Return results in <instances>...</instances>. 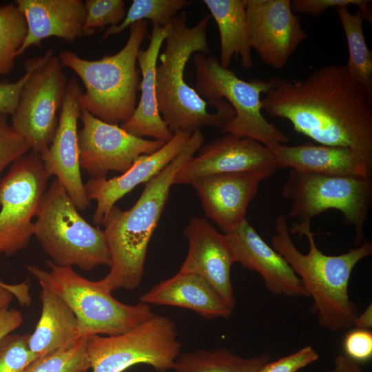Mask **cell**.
<instances>
[{"mask_svg": "<svg viewBox=\"0 0 372 372\" xmlns=\"http://www.w3.org/2000/svg\"><path fill=\"white\" fill-rule=\"evenodd\" d=\"M262 103L297 132L318 144L351 147L372 164V92L345 65L321 67L303 80L277 77Z\"/></svg>", "mask_w": 372, "mask_h": 372, "instance_id": "1", "label": "cell"}, {"mask_svg": "<svg viewBox=\"0 0 372 372\" xmlns=\"http://www.w3.org/2000/svg\"><path fill=\"white\" fill-rule=\"evenodd\" d=\"M200 130L191 134L179 154L158 174L145 183L136 203L128 210L114 205L102 225L112 263L109 273L95 281L96 287L111 293L118 289L132 290L143 277L149 240L169 198L177 172L202 147Z\"/></svg>", "mask_w": 372, "mask_h": 372, "instance_id": "2", "label": "cell"}, {"mask_svg": "<svg viewBox=\"0 0 372 372\" xmlns=\"http://www.w3.org/2000/svg\"><path fill=\"white\" fill-rule=\"evenodd\" d=\"M275 229L272 248L285 259L312 298L311 311L317 316L318 324L331 331L351 327L358 314L349 298V282L355 265L371 255L372 242L364 240L342 254L328 256L317 247L311 221L295 223L291 232L305 236L309 242V252L303 254L291 239L284 215L276 218Z\"/></svg>", "mask_w": 372, "mask_h": 372, "instance_id": "3", "label": "cell"}, {"mask_svg": "<svg viewBox=\"0 0 372 372\" xmlns=\"http://www.w3.org/2000/svg\"><path fill=\"white\" fill-rule=\"evenodd\" d=\"M207 14L193 27L187 25V14L180 10L174 19L165 39L164 51L156 68V94L159 113L173 134L182 131L192 134L205 127H221L234 116L232 108L207 110L203 99L185 81V68L194 53L208 54L207 28L211 19Z\"/></svg>", "mask_w": 372, "mask_h": 372, "instance_id": "4", "label": "cell"}, {"mask_svg": "<svg viewBox=\"0 0 372 372\" xmlns=\"http://www.w3.org/2000/svg\"><path fill=\"white\" fill-rule=\"evenodd\" d=\"M148 29L147 21L130 26L123 48L111 56L87 60L69 50L59 56L61 65L74 71L81 79L85 92L79 102L81 109L112 125H122L132 116L139 90L137 55Z\"/></svg>", "mask_w": 372, "mask_h": 372, "instance_id": "5", "label": "cell"}, {"mask_svg": "<svg viewBox=\"0 0 372 372\" xmlns=\"http://www.w3.org/2000/svg\"><path fill=\"white\" fill-rule=\"evenodd\" d=\"M194 63L197 93L216 110L225 109L229 104L234 111V116L220 127L221 134L249 138L267 147L289 141L288 136L262 113L261 95L276 85L277 77L246 81L222 67L216 57L200 53L194 54Z\"/></svg>", "mask_w": 372, "mask_h": 372, "instance_id": "6", "label": "cell"}, {"mask_svg": "<svg viewBox=\"0 0 372 372\" xmlns=\"http://www.w3.org/2000/svg\"><path fill=\"white\" fill-rule=\"evenodd\" d=\"M36 217L33 236L54 265L83 271L111 265L103 230L81 216L56 178L45 190Z\"/></svg>", "mask_w": 372, "mask_h": 372, "instance_id": "7", "label": "cell"}, {"mask_svg": "<svg viewBox=\"0 0 372 372\" xmlns=\"http://www.w3.org/2000/svg\"><path fill=\"white\" fill-rule=\"evenodd\" d=\"M49 270L27 265L41 287L59 296L75 314L80 336L115 335L125 333L153 316L149 304L139 302L130 305L116 300L111 293L99 289L94 281L70 267H59L45 261Z\"/></svg>", "mask_w": 372, "mask_h": 372, "instance_id": "8", "label": "cell"}, {"mask_svg": "<svg viewBox=\"0 0 372 372\" xmlns=\"http://www.w3.org/2000/svg\"><path fill=\"white\" fill-rule=\"evenodd\" d=\"M291 201L289 212L298 223L311 221L324 211H340L355 229V245L364 241V225L372 203L371 178L335 176L291 169L282 189Z\"/></svg>", "mask_w": 372, "mask_h": 372, "instance_id": "9", "label": "cell"}, {"mask_svg": "<svg viewBox=\"0 0 372 372\" xmlns=\"http://www.w3.org/2000/svg\"><path fill=\"white\" fill-rule=\"evenodd\" d=\"M181 347L174 321L157 314L118 335H91L85 345L92 372H123L141 364L166 372Z\"/></svg>", "mask_w": 372, "mask_h": 372, "instance_id": "10", "label": "cell"}, {"mask_svg": "<svg viewBox=\"0 0 372 372\" xmlns=\"http://www.w3.org/2000/svg\"><path fill=\"white\" fill-rule=\"evenodd\" d=\"M27 79L22 87L12 127L41 154L55 134L68 83L59 56L52 49L23 63Z\"/></svg>", "mask_w": 372, "mask_h": 372, "instance_id": "11", "label": "cell"}, {"mask_svg": "<svg viewBox=\"0 0 372 372\" xmlns=\"http://www.w3.org/2000/svg\"><path fill=\"white\" fill-rule=\"evenodd\" d=\"M50 176L39 154L30 150L0 180V254L25 249L33 236L36 217Z\"/></svg>", "mask_w": 372, "mask_h": 372, "instance_id": "12", "label": "cell"}, {"mask_svg": "<svg viewBox=\"0 0 372 372\" xmlns=\"http://www.w3.org/2000/svg\"><path fill=\"white\" fill-rule=\"evenodd\" d=\"M80 118L83 127L78 132L79 164L91 178H106L110 171L124 173L139 156L154 153L166 143L134 136L83 109Z\"/></svg>", "mask_w": 372, "mask_h": 372, "instance_id": "13", "label": "cell"}, {"mask_svg": "<svg viewBox=\"0 0 372 372\" xmlns=\"http://www.w3.org/2000/svg\"><path fill=\"white\" fill-rule=\"evenodd\" d=\"M251 48L267 65L280 70L307 37L290 0H245Z\"/></svg>", "mask_w": 372, "mask_h": 372, "instance_id": "14", "label": "cell"}, {"mask_svg": "<svg viewBox=\"0 0 372 372\" xmlns=\"http://www.w3.org/2000/svg\"><path fill=\"white\" fill-rule=\"evenodd\" d=\"M176 174L173 185L192 184L211 174L251 173L271 176L277 167L269 148L249 138L225 134L198 151Z\"/></svg>", "mask_w": 372, "mask_h": 372, "instance_id": "15", "label": "cell"}, {"mask_svg": "<svg viewBox=\"0 0 372 372\" xmlns=\"http://www.w3.org/2000/svg\"><path fill=\"white\" fill-rule=\"evenodd\" d=\"M81 92L76 78L68 81L55 134L40 156L48 174L55 176L77 209L83 211L90 206V200L79 164L77 123L81 114L79 102Z\"/></svg>", "mask_w": 372, "mask_h": 372, "instance_id": "16", "label": "cell"}, {"mask_svg": "<svg viewBox=\"0 0 372 372\" xmlns=\"http://www.w3.org/2000/svg\"><path fill=\"white\" fill-rule=\"evenodd\" d=\"M189 249L179 271L204 278L224 302L234 309L236 299L231 280L234 260L224 234L218 231L207 219L193 217L184 229Z\"/></svg>", "mask_w": 372, "mask_h": 372, "instance_id": "17", "label": "cell"}, {"mask_svg": "<svg viewBox=\"0 0 372 372\" xmlns=\"http://www.w3.org/2000/svg\"><path fill=\"white\" fill-rule=\"evenodd\" d=\"M225 235L234 262H240L249 270L258 272L270 293L309 297L285 259L265 242L246 219Z\"/></svg>", "mask_w": 372, "mask_h": 372, "instance_id": "18", "label": "cell"}, {"mask_svg": "<svg viewBox=\"0 0 372 372\" xmlns=\"http://www.w3.org/2000/svg\"><path fill=\"white\" fill-rule=\"evenodd\" d=\"M264 179L256 174L225 173L199 178L191 185L206 216L227 234L246 219L249 205Z\"/></svg>", "mask_w": 372, "mask_h": 372, "instance_id": "19", "label": "cell"}, {"mask_svg": "<svg viewBox=\"0 0 372 372\" xmlns=\"http://www.w3.org/2000/svg\"><path fill=\"white\" fill-rule=\"evenodd\" d=\"M191 133L179 131L156 152L139 156L132 166L118 176L107 179H90L85 189L90 200L96 202L93 222L102 225L117 200L135 187L147 183L169 165L182 151Z\"/></svg>", "mask_w": 372, "mask_h": 372, "instance_id": "20", "label": "cell"}, {"mask_svg": "<svg viewBox=\"0 0 372 372\" xmlns=\"http://www.w3.org/2000/svg\"><path fill=\"white\" fill-rule=\"evenodd\" d=\"M277 169L290 167L299 172L335 176L371 178L372 164L355 149L311 143L268 147Z\"/></svg>", "mask_w": 372, "mask_h": 372, "instance_id": "21", "label": "cell"}, {"mask_svg": "<svg viewBox=\"0 0 372 372\" xmlns=\"http://www.w3.org/2000/svg\"><path fill=\"white\" fill-rule=\"evenodd\" d=\"M14 3L23 13L28 28L16 57L32 45L40 46L46 38L54 37L71 42L83 35L85 10L81 0H17Z\"/></svg>", "mask_w": 372, "mask_h": 372, "instance_id": "22", "label": "cell"}, {"mask_svg": "<svg viewBox=\"0 0 372 372\" xmlns=\"http://www.w3.org/2000/svg\"><path fill=\"white\" fill-rule=\"evenodd\" d=\"M170 23L163 28L153 26L149 43L145 50H139L137 62L142 74L139 84L141 96L132 117L121 127L130 134L167 143L174 136L163 120L157 105L156 68L161 48L169 33Z\"/></svg>", "mask_w": 372, "mask_h": 372, "instance_id": "23", "label": "cell"}, {"mask_svg": "<svg viewBox=\"0 0 372 372\" xmlns=\"http://www.w3.org/2000/svg\"><path fill=\"white\" fill-rule=\"evenodd\" d=\"M141 302L192 310L207 320L228 318L231 309L202 276L178 271L143 294Z\"/></svg>", "mask_w": 372, "mask_h": 372, "instance_id": "24", "label": "cell"}, {"mask_svg": "<svg viewBox=\"0 0 372 372\" xmlns=\"http://www.w3.org/2000/svg\"><path fill=\"white\" fill-rule=\"evenodd\" d=\"M39 298L41 316L28 341L31 351L40 357L76 344L82 338L72 310L59 296L48 289L41 288Z\"/></svg>", "mask_w": 372, "mask_h": 372, "instance_id": "25", "label": "cell"}, {"mask_svg": "<svg viewBox=\"0 0 372 372\" xmlns=\"http://www.w3.org/2000/svg\"><path fill=\"white\" fill-rule=\"evenodd\" d=\"M218 28L220 40V64L228 68L232 57H240L242 65H253L251 45L245 12V0H203Z\"/></svg>", "mask_w": 372, "mask_h": 372, "instance_id": "26", "label": "cell"}, {"mask_svg": "<svg viewBox=\"0 0 372 372\" xmlns=\"http://www.w3.org/2000/svg\"><path fill=\"white\" fill-rule=\"evenodd\" d=\"M269 360L267 354L242 358L225 349H200L179 355L172 369L175 372H258Z\"/></svg>", "mask_w": 372, "mask_h": 372, "instance_id": "27", "label": "cell"}, {"mask_svg": "<svg viewBox=\"0 0 372 372\" xmlns=\"http://www.w3.org/2000/svg\"><path fill=\"white\" fill-rule=\"evenodd\" d=\"M343 28L349 50L345 65L350 75L372 92V53L364 36V17L361 10L351 14L348 6L335 8Z\"/></svg>", "mask_w": 372, "mask_h": 372, "instance_id": "28", "label": "cell"}, {"mask_svg": "<svg viewBox=\"0 0 372 372\" xmlns=\"http://www.w3.org/2000/svg\"><path fill=\"white\" fill-rule=\"evenodd\" d=\"M188 0H134L123 20L105 30L102 39L122 32L139 21H151L153 26L163 28L176 18L181 9L191 4Z\"/></svg>", "mask_w": 372, "mask_h": 372, "instance_id": "29", "label": "cell"}, {"mask_svg": "<svg viewBox=\"0 0 372 372\" xmlns=\"http://www.w3.org/2000/svg\"><path fill=\"white\" fill-rule=\"evenodd\" d=\"M27 32L25 19L14 3L0 6V76L14 68L16 53Z\"/></svg>", "mask_w": 372, "mask_h": 372, "instance_id": "30", "label": "cell"}, {"mask_svg": "<svg viewBox=\"0 0 372 372\" xmlns=\"http://www.w3.org/2000/svg\"><path fill=\"white\" fill-rule=\"evenodd\" d=\"M82 338L74 347L52 352L35 359L25 372H87L90 364Z\"/></svg>", "mask_w": 372, "mask_h": 372, "instance_id": "31", "label": "cell"}, {"mask_svg": "<svg viewBox=\"0 0 372 372\" xmlns=\"http://www.w3.org/2000/svg\"><path fill=\"white\" fill-rule=\"evenodd\" d=\"M83 35L90 36L96 29L119 24L126 14L123 0H86Z\"/></svg>", "mask_w": 372, "mask_h": 372, "instance_id": "32", "label": "cell"}, {"mask_svg": "<svg viewBox=\"0 0 372 372\" xmlns=\"http://www.w3.org/2000/svg\"><path fill=\"white\" fill-rule=\"evenodd\" d=\"M30 333H9L0 340V372H25L37 357L28 346Z\"/></svg>", "mask_w": 372, "mask_h": 372, "instance_id": "33", "label": "cell"}, {"mask_svg": "<svg viewBox=\"0 0 372 372\" xmlns=\"http://www.w3.org/2000/svg\"><path fill=\"white\" fill-rule=\"evenodd\" d=\"M7 116L0 114V174L31 150L26 140L8 125Z\"/></svg>", "mask_w": 372, "mask_h": 372, "instance_id": "34", "label": "cell"}, {"mask_svg": "<svg viewBox=\"0 0 372 372\" xmlns=\"http://www.w3.org/2000/svg\"><path fill=\"white\" fill-rule=\"evenodd\" d=\"M371 2L369 0H293L291 1V7L293 12L317 17L328 8L354 5L361 10L364 19L371 24Z\"/></svg>", "mask_w": 372, "mask_h": 372, "instance_id": "35", "label": "cell"}, {"mask_svg": "<svg viewBox=\"0 0 372 372\" xmlns=\"http://www.w3.org/2000/svg\"><path fill=\"white\" fill-rule=\"evenodd\" d=\"M318 359L317 351L307 345L289 355L267 362L258 372H297Z\"/></svg>", "mask_w": 372, "mask_h": 372, "instance_id": "36", "label": "cell"}, {"mask_svg": "<svg viewBox=\"0 0 372 372\" xmlns=\"http://www.w3.org/2000/svg\"><path fill=\"white\" fill-rule=\"evenodd\" d=\"M343 348L347 356L357 362H367L372 358V333L356 328L344 337Z\"/></svg>", "mask_w": 372, "mask_h": 372, "instance_id": "37", "label": "cell"}, {"mask_svg": "<svg viewBox=\"0 0 372 372\" xmlns=\"http://www.w3.org/2000/svg\"><path fill=\"white\" fill-rule=\"evenodd\" d=\"M28 281L10 285L0 281V313L8 309L14 298L22 306L28 307L32 302Z\"/></svg>", "mask_w": 372, "mask_h": 372, "instance_id": "38", "label": "cell"}, {"mask_svg": "<svg viewBox=\"0 0 372 372\" xmlns=\"http://www.w3.org/2000/svg\"><path fill=\"white\" fill-rule=\"evenodd\" d=\"M27 76L28 74L25 72V74L15 82L0 83V114L13 115Z\"/></svg>", "mask_w": 372, "mask_h": 372, "instance_id": "39", "label": "cell"}, {"mask_svg": "<svg viewBox=\"0 0 372 372\" xmlns=\"http://www.w3.org/2000/svg\"><path fill=\"white\" fill-rule=\"evenodd\" d=\"M23 321L21 311L16 309H8L0 313V340L19 327Z\"/></svg>", "mask_w": 372, "mask_h": 372, "instance_id": "40", "label": "cell"}, {"mask_svg": "<svg viewBox=\"0 0 372 372\" xmlns=\"http://www.w3.org/2000/svg\"><path fill=\"white\" fill-rule=\"evenodd\" d=\"M327 372H362V370L359 363L344 354H340L334 358L333 367Z\"/></svg>", "mask_w": 372, "mask_h": 372, "instance_id": "41", "label": "cell"}, {"mask_svg": "<svg viewBox=\"0 0 372 372\" xmlns=\"http://www.w3.org/2000/svg\"><path fill=\"white\" fill-rule=\"evenodd\" d=\"M358 329L369 330L372 327V304L371 303L366 309L360 315L357 316L353 325Z\"/></svg>", "mask_w": 372, "mask_h": 372, "instance_id": "42", "label": "cell"}, {"mask_svg": "<svg viewBox=\"0 0 372 372\" xmlns=\"http://www.w3.org/2000/svg\"><path fill=\"white\" fill-rule=\"evenodd\" d=\"M1 281V280H0Z\"/></svg>", "mask_w": 372, "mask_h": 372, "instance_id": "43", "label": "cell"}]
</instances>
